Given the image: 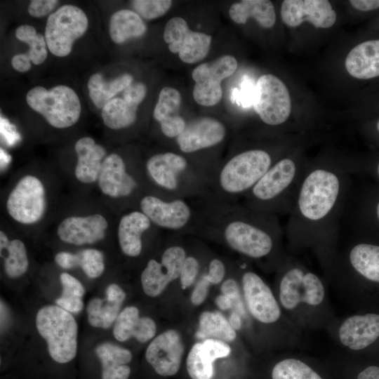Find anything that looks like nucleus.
<instances>
[{
	"label": "nucleus",
	"mask_w": 379,
	"mask_h": 379,
	"mask_svg": "<svg viewBox=\"0 0 379 379\" xmlns=\"http://www.w3.org/2000/svg\"><path fill=\"white\" fill-rule=\"evenodd\" d=\"M247 307L251 315L263 324H272L281 317V308L272 291L255 272H245L241 277Z\"/></svg>",
	"instance_id": "f3484780"
},
{
	"label": "nucleus",
	"mask_w": 379,
	"mask_h": 379,
	"mask_svg": "<svg viewBox=\"0 0 379 379\" xmlns=\"http://www.w3.org/2000/svg\"><path fill=\"white\" fill-rule=\"evenodd\" d=\"M58 4L59 1L57 0H32L27 11L31 16L41 18L51 14Z\"/></svg>",
	"instance_id": "a18cd8bd"
},
{
	"label": "nucleus",
	"mask_w": 379,
	"mask_h": 379,
	"mask_svg": "<svg viewBox=\"0 0 379 379\" xmlns=\"http://www.w3.org/2000/svg\"><path fill=\"white\" fill-rule=\"evenodd\" d=\"M262 149L239 152L220 162L212 178L210 195L220 204L239 202L274 164Z\"/></svg>",
	"instance_id": "7ed1b4c3"
},
{
	"label": "nucleus",
	"mask_w": 379,
	"mask_h": 379,
	"mask_svg": "<svg viewBox=\"0 0 379 379\" xmlns=\"http://www.w3.org/2000/svg\"><path fill=\"white\" fill-rule=\"evenodd\" d=\"M58 306L68 312L77 313L79 312L84 307V303L80 297H64L60 296L56 301Z\"/></svg>",
	"instance_id": "8fccbe9b"
},
{
	"label": "nucleus",
	"mask_w": 379,
	"mask_h": 379,
	"mask_svg": "<svg viewBox=\"0 0 379 379\" xmlns=\"http://www.w3.org/2000/svg\"><path fill=\"white\" fill-rule=\"evenodd\" d=\"M201 269L199 260L192 255H187L183 262L180 274L182 289H186L193 284Z\"/></svg>",
	"instance_id": "79ce46f5"
},
{
	"label": "nucleus",
	"mask_w": 379,
	"mask_h": 379,
	"mask_svg": "<svg viewBox=\"0 0 379 379\" xmlns=\"http://www.w3.org/2000/svg\"><path fill=\"white\" fill-rule=\"evenodd\" d=\"M195 336L198 339H216L230 343L235 340L237 334L229 321L220 312L206 311L200 315L199 329Z\"/></svg>",
	"instance_id": "72a5a7b5"
},
{
	"label": "nucleus",
	"mask_w": 379,
	"mask_h": 379,
	"mask_svg": "<svg viewBox=\"0 0 379 379\" xmlns=\"http://www.w3.org/2000/svg\"><path fill=\"white\" fill-rule=\"evenodd\" d=\"M214 202L210 195L166 199L146 193L140 198L138 207L159 230L180 236L198 235Z\"/></svg>",
	"instance_id": "20e7f679"
},
{
	"label": "nucleus",
	"mask_w": 379,
	"mask_h": 379,
	"mask_svg": "<svg viewBox=\"0 0 379 379\" xmlns=\"http://www.w3.org/2000/svg\"><path fill=\"white\" fill-rule=\"evenodd\" d=\"M31 62L27 53H18L12 58L11 65L16 71L26 72L31 69Z\"/></svg>",
	"instance_id": "603ef678"
},
{
	"label": "nucleus",
	"mask_w": 379,
	"mask_h": 379,
	"mask_svg": "<svg viewBox=\"0 0 379 379\" xmlns=\"http://www.w3.org/2000/svg\"><path fill=\"white\" fill-rule=\"evenodd\" d=\"M88 26L87 15L81 8L71 4L60 6L46 20L44 36L49 51L57 57L68 55Z\"/></svg>",
	"instance_id": "1a4fd4ad"
},
{
	"label": "nucleus",
	"mask_w": 379,
	"mask_h": 379,
	"mask_svg": "<svg viewBox=\"0 0 379 379\" xmlns=\"http://www.w3.org/2000/svg\"><path fill=\"white\" fill-rule=\"evenodd\" d=\"M229 323L232 327L235 330H239L241 327V320L238 314L233 312L229 317Z\"/></svg>",
	"instance_id": "13d9d810"
},
{
	"label": "nucleus",
	"mask_w": 379,
	"mask_h": 379,
	"mask_svg": "<svg viewBox=\"0 0 379 379\" xmlns=\"http://www.w3.org/2000/svg\"><path fill=\"white\" fill-rule=\"evenodd\" d=\"M237 66L235 58L224 55L211 62L196 67L192 73L195 81L193 88L194 100L205 107L218 104L222 96V81L232 75Z\"/></svg>",
	"instance_id": "ddd939ff"
},
{
	"label": "nucleus",
	"mask_w": 379,
	"mask_h": 379,
	"mask_svg": "<svg viewBox=\"0 0 379 379\" xmlns=\"http://www.w3.org/2000/svg\"><path fill=\"white\" fill-rule=\"evenodd\" d=\"M343 179L338 171L317 168L302 179L296 200V214L308 226L319 225L328 219L341 197Z\"/></svg>",
	"instance_id": "39448f33"
},
{
	"label": "nucleus",
	"mask_w": 379,
	"mask_h": 379,
	"mask_svg": "<svg viewBox=\"0 0 379 379\" xmlns=\"http://www.w3.org/2000/svg\"><path fill=\"white\" fill-rule=\"evenodd\" d=\"M133 81L132 75L125 73L107 81L100 73H95L88 79L87 88L89 96L98 109L105 105L119 93L124 91Z\"/></svg>",
	"instance_id": "7c9ffc66"
},
{
	"label": "nucleus",
	"mask_w": 379,
	"mask_h": 379,
	"mask_svg": "<svg viewBox=\"0 0 379 379\" xmlns=\"http://www.w3.org/2000/svg\"><path fill=\"white\" fill-rule=\"evenodd\" d=\"M95 354L102 364V379H128L131 368L127 364L132 359L128 350L104 343L96 347Z\"/></svg>",
	"instance_id": "c85d7f7f"
},
{
	"label": "nucleus",
	"mask_w": 379,
	"mask_h": 379,
	"mask_svg": "<svg viewBox=\"0 0 379 379\" xmlns=\"http://www.w3.org/2000/svg\"><path fill=\"white\" fill-rule=\"evenodd\" d=\"M46 192L41 181L27 175L20 178L8 194L6 209L18 222L32 225L39 222L46 211Z\"/></svg>",
	"instance_id": "f8f14e48"
},
{
	"label": "nucleus",
	"mask_w": 379,
	"mask_h": 379,
	"mask_svg": "<svg viewBox=\"0 0 379 379\" xmlns=\"http://www.w3.org/2000/svg\"><path fill=\"white\" fill-rule=\"evenodd\" d=\"M156 324L149 317H140L138 308L128 306L118 315L113 328L114 338L121 342L135 338L140 343L152 339L156 333Z\"/></svg>",
	"instance_id": "cd10ccee"
},
{
	"label": "nucleus",
	"mask_w": 379,
	"mask_h": 379,
	"mask_svg": "<svg viewBox=\"0 0 379 379\" xmlns=\"http://www.w3.org/2000/svg\"><path fill=\"white\" fill-rule=\"evenodd\" d=\"M55 262L63 269H72L79 266L78 254L69 252H59L55 256Z\"/></svg>",
	"instance_id": "3c124183"
},
{
	"label": "nucleus",
	"mask_w": 379,
	"mask_h": 379,
	"mask_svg": "<svg viewBox=\"0 0 379 379\" xmlns=\"http://www.w3.org/2000/svg\"><path fill=\"white\" fill-rule=\"evenodd\" d=\"M272 379H322L309 365L301 360L288 358L278 362L272 371Z\"/></svg>",
	"instance_id": "e433bc0d"
},
{
	"label": "nucleus",
	"mask_w": 379,
	"mask_h": 379,
	"mask_svg": "<svg viewBox=\"0 0 379 379\" xmlns=\"http://www.w3.org/2000/svg\"><path fill=\"white\" fill-rule=\"evenodd\" d=\"M340 343L352 350H361L379 337V314L368 313L346 318L338 331Z\"/></svg>",
	"instance_id": "4be33fe9"
},
{
	"label": "nucleus",
	"mask_w": 379,
	"mask_h": 379,
	"mask_svg": "<svg viewBox=\"0 0 379 379\" xmlns=\"http://www.w3.org/2000/svg\"><path fill=\"white\" fill-rule=\"evenodd\" d=\"M376 130L379 133V120L376 123Z\"/></svg>",
	"instance_id": "680f3d73"
},
{
	"label": "nucleus",
	"mask_w": 379,
	"mask_h": 379,
	"mask_svg": "<svg viewBox=\"0 0 379 379\" xmlns=\"http://www.w3.org/2000/svg\"><path fill=\"white\" fill-rule=\"evenodd\" d=\"M98 183L101 192L111 198L127 199L140 190V182L127 169L124 159L112 153L105 158L98 175Z\"/></svg>",
	"instance_id": "a211bd4d"
},
{
	"label": "nucleus",
	"mask_w": 379,
	"mask_h": 379,
	"mask_svg": "<svg viewBox=\"0 0 379 379\" xmlns=\"http://www.w3.org/2000/svg\"><path fill=\"white\" fill-rule=\"evenodd\" d=\"M281 16L291 27L308 21L317 28H328L336 20V13L326 0H285L281 6Z\"/></svg>",
	"instance_id": "aec40b11"
},
{
	"label": "nucleus",
	"mask_w": 379,
	"mask_h": 379,
	"mask_svg": "<svg viewBox=\"0 0 379 379\" xmlns=\"http://www.w3.org/2000/svg\"><path fill=\"white\" fill-rule=\"evenodd\" d=\"M108 227L107 219L101 214L86 216H69L57 228L60 239L74 245L91 244L103 239Z\"/></svg>",
	"instance_id": "412c9836"
},
{
	"label": "nucleus",
	"mask_w": 379,
	"mask_h": 379,
	"mask_svg": "<svg viewBox=\"0 0 379 379\" xmlns=\"http://www.w3.org/2000/svg\"><path fill=\"white\" fill-rule=\"evenodd\" d=\"M105 298H93L86 311L88 323L93 327L107 328L115 322L126 293L117 284H109L105 290Z\"/></svg>",
	"instance_id": "bb28decb"
},
{
	"label": "nucleus",
	"mask_w": 379,
	"mask_h": 379,
	"mask_svg": "<svg viewBox=\"0 0 379 379\" xmlns=\"http://www.w3.org/2000/svg\"><path fill=\"white\" fill-rule=\"evenodd\" d=\"M232 299L224 294L219 295L215 299L217 306L222 310H226L230 309L232 305Z\"/></svg>",
	"instance_id": "4d7b16f0"
},
{
	"label": "nucleus",
	"mask_w": 379,
	"mask_h": 379,
	"mask_svg": "<svg viewBox=\"0 0 379 379\" xmlns=\"http://www.w3.org/2000/svg\"><path fill=\"white\" fill-rule=\"evenodd\" d=\"M187 123L180 115L168 117L159 122L162 133L168 138L176 139L184 131Z\"/></svg>",
	"instance_id": "37998d69"
},
{
	"label": "nucleus",
	"mask_w": 379,
	"mask_h": 379,
	"mask_svg": "<svg viewBox=\"0 0 379 379\" xmlns=\"http://www.w3.org/2000/svg\"><path fill=\"white\" fill-rule=\"evenodd\" d=\"M146 94L147 87L143 83L133 82L124 91L123 98L138 107L145 99Z\"/></svg>",
	"instance_id": "de8ad7c7"
},
{
	"label": "nucleus",
	"mask_w": 379,
	"mask_h": 379,
	"mask_svg": "<svg viewBox=\"0 0 379 379\" xmlns=\"http://www.w3.org/2000/svg\"><path fill=\"white\" fill-rule=\"evenodd\" d=\"M352 267L368 280L379 283V246L359 244L348 255Z\"/></svg>",
	"instance_id": "473e14b6"
},
{
	"label": "nucleus",
	"mask_w": 379,
	"mask_h": 379,
	"mask_svg": "<svg viewBox=\"0 0 379 379\" xmlns=\"http://www.w3.org/2000/svg\"><path fill=\"white\" fill-rule=\"evenodd\" d=\"M138 106L124 98H114L102 109L104 124L113 130H120L132 126L137 118Z\"/></svg>",
	"instance_id": "f704fd0d"
},
{
	"label": "nucleus",
	"mask_w": 379,
	"mask_h": 379,
	"mask_svg": "<svg viewBox=\"0 0 379 379\" xmlns=\"http://www.w3.org/2000/svg\"><path fill=\"white\" fill-rule=\"evenodd\" d=\"M279 290L280 304L290 311L302 304L318 306L325 298V288L320 278L299 266L286 270L280 279Z\"/></svg>",
	"instance_id": "9d476101"
},
{
	"label": "nucleus",
	"mask_w": 379,
	"mask_h": 379,
	"mask_svg": "<svg viewBox=\"0 0 379 379\" xmlns=\"http://www.w3.org/2000/svg\"><path fill=\"white\" fill-rule=\"evenodd\" d=\"M164 39L169 51L178 53L183 62L194 64L207 55L212 38L206 34L192 31L185 19L174 17L165 25Z\"/></svg>",
	"instance_id": "2eb2a0df"
},
{
	"label": "nucleus",
	"mask_w": 379,
	"mask_h": 379,
	"mask_svg": "<svg viewBox=\"0 0 379 379\" xmlns=\"http://www.w3.org/2000/svg\"><path fill=\"white\" fill-rule=\"evenodd\" d=\"M226 274V267L224 262L217 258L211 260L208 270L204 274L211 284H218L222 281Z\"/></svg>",
	"instance_id": "49530a36"
},
{
	"label": "nucleus",
	"mask_w": 379,
	"mask_h": 379,
	"mask_svg": "<svg viewBox=\"0 0 379 379\" xmlns=\"http://www.w3.org/2000/svg\"><path fill=\"white\" fill-rule=\"evenodd\" d=\"M230 18L237 24H245L253 18L263 28L272 27L276 13L272 1L268 0H243L234 3L229 9Z\"/></svg>",
	"instance_id": "c756f323"
},
{
	"label": "nucleus",
	"mask_w": 379,
	"mask_h": 379,
	"mask_svg": "<svg viewBox=\"0 0 379 379\" xmlns=\"http://www.w3.org/2000/svg\"><path fill=\"white\" fill-rule=\"evenodd\" d=\"M222 294L230 297L233 300L239 296V285L232 278L225 280L220 287Z\"/></svg>",
	"instance_id": "5fc2aeb1"
},
{
	"label": "nucleus",
	"mask_w": 379,
	"mask_h": 379,
	"mask_svg": "<svg viewBox=\"0 0 379 379\" xmlns=\"http://www.w3.org/2000/svg\"><path fill=\"white\" fill-rule=\"evenodd\" d=\"M376 214H377V217H378V220H379V202L378 203V205H377V207H376Z\"/></svg>",
	"instance_id": "052dcab7"
},
{
	"label": "nucleus",
	"mask_w": 379,
	"mask_h": 379,
	"mask_svg": "<svg viewBox=\"0 0 379 379\" xmlns=\"http://www.w3.org/2000/svg\"><path fill=\"white\" fill-rule=\"evenodd\" d=\"M145 171L148 180L157 189L153 194L161 198L210 195L213 173L182 153L166 151L154 154L145 161Z\"/></svg>",
	"instance_id": "f03ea898"
},
{
	"label": "nucleus",
	"mask_w": 379,
	"mask_h": 379,
	"mask_svg": "<svg viewBox=\"0 0 379 379\" xmlns=\"http://www.w3.org/2000/svg\"><path fill=\"white\" fill-rule=\"evenodd\" d=\"M146 25L140 16L133 11L121 9L114 13L109 22V33L117 44L142 36L146 32Z\"/></svg>",
	"instance_id": "2f4dec72"
},
{
	"label": "nucleus",
	"mask_w": 379,
	"mask_h": 379,
	"mask_svg": "<svg viewBox=\"0 0 379 379\" xmlns=\"http://www.w3.org/2000/svg\"><path fill=\"white\" fill-rule=\"evenodd\" d=\"M79 266L91 278L100 277L105 270L104 255L97 249L87 248L79 251Z\"/></svg>",
	"instance_id": "ea45409f"
},
{
	"label": "nucleus",
	"mask_w": 379,
	"mask_h": 379,
	"mask_svg": "<svg viewBox=\"0 0 379 379\" xmlns=\"http://www.w3.org/2000/svg\"><path fill=\"white\" fill-rule=\"evenodd\" d=\"M15 34L18 40L29 46V51L26 53L33 64L38 65L45 61L48 55L45 36L38 34L30 25H20L16 28Z\"/></svg>",
	"instance_id": "c9c22d12"
},
{
	"label": "nucleus",
	"mask_w": 379,
	"mask_h": 379,
	"mask_svg": "<svg viewBox=\"0 0 379 379\" xmlns=\"http://www.w3.org/2000/svg\"><path fill=\"white\" fill-rule=\"evenodd\" d=\"M230 345L222 340L206 339L194 344L187 358V371L192 379H211L213 361L230 355Z\"/></svg>",
	"instance_id": "5701e85b"
},
{
	"label": "nucleus",
	"mask_w": 379,
	"mask_h": 379,
	"mask_svg": "<svg viewBox=\"0 0 379 379\" xmlns=\"http://www.w3.org/2000/svg\"><path fill=\"white\" fill-rule=\"evenodd\" d=\"M26 101L34 111L56 128L73 126L81 115V105L77 93L65 85L55 86L49 90L35 86L27 92Z\"/></svg>",
	"instance_id": "0eeeda50"
},
{
	"label": "nucleus",
	"mask_w": 379,
	"mask_h": 379,
	"mask_svg": "<svg viewBox=\"0 0 379 379\" xmlns=\"http://www.w3.org/2000/svg\"><path fill=\"white\" fill-rule=\"evenodd\" d=\"M9 240L6 234L2 230L0 232V250L4 251L9 243Z\"/></svg>",
	"instance_id": "bf43d9fd"
},
{
	"label": "nucleus",
	"mask_w": 379,
	"mask_h": 379,
	"mask_svg": "<svg viewBox=\"0 0 379 379\" xmlns=\"http://www.w3.org/2000/svg\"><path fill=\"white\" fill-rule=\"evenodd\" d=\"M357 379H379V367L368 366L359 373Z\"/></svg>",
	"instance_id": "6e6d98bb"
},
{
	"label": "nucleus",
	"mask_w": 379,
	"mask_h": 379,
	"mask_svg": "<svg viewBox=\"0 0 379 379\" xmlns=\"http://www.w3.org/2000/svg\"><path fill=\"white\" fill-rule=\"evenodd\" d=\"M377 172H378V176H379V163H378V166H377Z\"/></svg>",
	"instance_id": "e2e57ef3"
},
{
	"label": "nucleus",
	"mask_w": 379,
	"mask_h": 379,
	"mask_svg": "<svg viewBox=\"0 0 379 379\" xmlns=\"http://www.w3.org/2000/svg\"><path fill=\"white\" fill-rule=\"evenodd\" d=\"M226 135V128L221 121L204 117L187 123L175 142L180 152L187 155L220 144Z\"/></svg>",
	"instance_id": "dca6fc26"
},
{
	"label": "nucleus",
	"mask_w": 379,
	"mask_h": 379,
	"mask_svg": "<svg viewBox=\"0 0 379 379\" xmlns=\"http://www.w3.org/2000/svg\"><path fill=\"white\" fill-rule=\"evenodd\" d=\"M187 253L182 245L172 244L164 250L160 260H149L140 276L145 293L157 297L170 283L179 279Z\"/></svg>",
	"instance_id": "4468645a"
},
{
	"label": "nucleus",
	"mask_w": 379,
	"mask_h": 379,
	"mask_svg": "<svg viewBox=\"0 0 379 379\" xmlns=\"http://www.w3.org/2000/svg\"><path fill=\"white\" fill-rule=\"evenodd\" d=\"M345 67L353 77L370 80L379 77V39L364 41L347 54Z\"/></svg>",
	"instance_id": "393cba45"
},
{
	"label": "nucleus",
	"mask_w": 379,
	"mask_h": 379,
	"mask_svg": "<svg viewBox=\"0 0 379 379\" xmlns=\"http://www.w3.org/2000/svg\"><path fill=\"white\" fill-rule=\"evenodd\" d=\"M77 161L74 169L77 179L84 184L98 180L106 150L91 137L79 138L74 145Z\"/></svg>",
	"instance_id": "a878e982"
},
{
	"label": "nucleus",
	"mask_w": 379,
	"mask_h": 379,
	"mask_svg": "<svg viewBox=\"0 0 379 379\" xmlns=\"http://www.w3.org/2000/svg\"><path fill=\"white\" fill-rule=\"evenodd\" d=\"M211 282L203 274L197 281L191 295V302L194 305H200L206 300Z\"/></svg>",
	"instance_id": "09e8293b"
},
{
	"label": "nucleus",
	"mask_w": 379,
	"mask_h": 379,
	"mask_svg": "<svg viewBox=\"0 0 379 379\" xmlns=\"http://www.w3.org/2000/svg\"><path fill=\"white\" fill-rule=\"evenodd\" d=\"M279 230L274 214L239 202H215L198 235L218 239L232 251L258 260L273 251Z\"/></svg>",
	"instance_id": "f257e3e1"
},
{
	"label": "nucleus",
	"mask_w": 379,
	"mask_h": 379,
	"mask_svg": "<svg viewBox=\"0 0 379 379\" xmlns=\"http://www.w3.org/2000/svg\"><path fill=\"white\" fill-rule=\"evenodd\" d=\"M131 6L135 13L147 20L166 14L172 6L171 0H133Z\"/></svg>",
	"instance_id": "a19ab883"
},
{
	"label": "nucleus",
	"mask_w": 379,
	"mask_h": 379,
	"mask_svg": "<svg viewBox=\"0 0 379 379\" xmlns=\"http://www.w3.org/2000/svg\"><path fill=\"white\" fill-rule=\"evenodd\" d=\"M155 225L139 209L123 215L119 222L117 237L122 253L131 258L138 257L142 251L144 234Z\"/></svg>",
	"instance_id": "b1692460"
},
{
	"label": "nucleus",
	"mask_w": 379,
	"mask_h": 379,
	"mask_svg": "<svg viewBox=\"0 0 379 379\" xmlns=\"http://www.w3.org/2000/svg\"><path fill=\"white\" fill-rule=\"evenodd\" d=\"M184 353L182 338L170 329L157 335L148 345L145 358L160 375L171 376L178 373Z\"/></svg>",
	"instance_id": "6ab92c4d"
},
{
	"label": "nucleus",
	"mask_w": 379,
	"mask_h": 379,
	"mask_svg": "<svg viewBox=\"0 0 379 379\" xmlns=\"http://www.w3.org/2000/svg\"><path fill=\"white\" fill-rule=\"evenodd\" d=\"M181 103L180 92L172 87H164L159 95L158 102L156 104L153 117L159 123L164 119L178 114L177 112Z\"/></svg>",
	"instance_id": "58836bf2"
},
{
	"label": "nucleus",
	"mask_w": 379,
	"mask_h": 379,
	"mask_svg": "<svg viewBox=\"0 0 379 379\" xmlns=\"http://www.w3.org/2000/svg\"><path fill=\"white\" fill-rule=\"evenodd\" d=\"M60 279L62 286V296L81 298L84 295L85 289L75 277L64 272L60 274Z\"/></svg>",
	"instance_id": "c03bdc74"
},
{
	"label": "nucleus",
	"mask_w": 379,
	"mask_h": 379,
	"mask_svg": "<svg viewBox=\"0 0 379 379\" xmlns=\"http://www.w3.org/2000/svg\"><path fill=\"white\" fill-rule=\"evenodd\" d=\"M253 105L260 119L270 126L285 122L291 112L289 92L278 77L263 74L258 79L253 95Z\"/></svg>",
	"instance_id": "9b49d317"
},
{
	"label": "nucleus",
	"mask_w": 379,
	"mask_h": 379,
	"mask_svg": "<svg viewBox=\"0 0 379 379\" xmlns=\"http://www.w3.org/2000/svg\"><path fill=\"white\" fill-rule=\"evenodd\" d=\"M350 4L356 10L371 12L379 8V0H350Z\"/></svg>",
	"instance_id": "864d4df0"
},
{
	"label": "nucleus",
	"mask_w": 379,
	"mask_h": 379,
	"mask_svg": "<svg viewBox=\"0 0 379 379\" xmlns=\"http://www.w3.org/2000/svg\"><path fill=\"white\" fill-rule=\"evenodd\" d=\"M4 250L7 252L4 261L6 274L11 278H17L25 274L28 268L29 261L24 243L20 239H13Z\"/></svg>",
	"instance_id": "4c0bfd02"
},
{
	"label": "nucleus",
	"mask_w": 379,
	"mask_h": 379,
	"mask_svg": "<svg viewBox=\"0 0 379 379\" xmlns=\"http://www.w3.org/2000/svg\"><path fill=\"white\" fill-rule=\"evenodd\" d=\"M299 173L291 158H283L270 167L253 187L242 198L241 204L261 212L274 214L281 199L290 190Z\"/></svg>",
	"instance_id": "6e6552de"
},
{
	"label": "nucleus",
	"mask_w": 379,
	"mask_h": 379,
	"mask_svg": "<svg viewBox=\"0 0 379 379\" xmlns=\"http://www.w3.org/2000/svg\"><path fill=\"white\" fill-rule=\"evenodd\" d=\"M36 326L53 360L64 364L75 357L77 324L69 312L59 306H44L36 314Z\"/></svg>",
	"instance_id": "423d86ee"
}]
</instances>
